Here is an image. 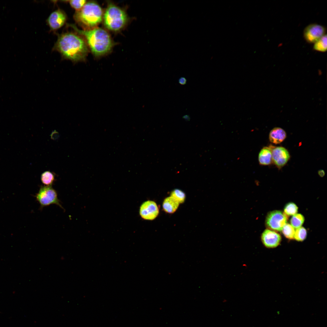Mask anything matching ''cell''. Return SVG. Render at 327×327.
I'll use <instances>...</instances> for the list:
<instances>
[{"mask_svg": "<svg viewBox=\"0 0 327 327\" xmlns=\"http://www.w3.org/2000/svg\"><path fill=\"white\" fill-rule=\"evenodd\" d=\"M54 48L64 58L75 63L84 61L88 51L85 39L80 35L72 32L60 35Z\"/></svg>", "mask_w": 327, "mask_h": 327, "instance_id": "1", "label": "cell"}, {"mask_svg": "<svg viewBox=\"0 0 327 327\" xmlns=\"http://www.w3.org/2000/svg\"><path fill=\"white\" fill-rule=\"evenodd\" d=\"M76 32L84 36L93 54L100 56L111 49L113 43L108 33L101 28H95L89 30H80L74 25H71Z\"/></svg>", "mask_w": 327, "mask_h": 327, "instance_id": "2", "label": "cell"}, {"mask_svg": "<svg viewBox=\"0 0 327 327\" xmlns=\"http://www.w3.org/2000/svg\"><path fill=\"white\" fill-rule=\"evenodd\" d=\"M103 10L97 3L86 2L80 10L76 11L74 18L76 22L84 30H89L96 28L103 18Z\"/></svg>", "mask_w": 327, "mask_h": 327, "instance_id": "3", "label": "cell"}, {"mask_svg": "<svg viewBox=\"0 0 327 327\" xmlns=\"http://www.w3.org/2000/svg\"><path fill=\"white\" fill-rule=\"evenodd\" d=\"M103 18L106 28L113 31H117L123 28L128 20L124 10L112 3L108 5Z\"/></svg>", "mask_w": 327, "mask_h": 327, "instance_id": "4", "label": "cell"}, {"mask_svg": "<svg viewBox=\"0 0 327 327\" xmlns=\"http://www.w3.org/2000/svg\"><path fill=\"white\" fill-rule=\"evenodd\" d=\"M40 204V208L54 204L63 209L60 203L57 191L51 186H41L35 196Z\"/></svg>", "mask_w": 327, "mask_h": 327, "instance_id": "5", "label": "cell"}, {"mask_svg": "<svg viewBox=\"0 0 327 327\" xmlns=\"http://www.w3.org/2000/svg\"><path fill=\"white\" fill-rule=\"evenodd\" d=\"M288 218V216L281 211H272L266 217V226L272 230L280 231L286 224Z\"/></svg>", "mask_w": 327, "mask_h": 327, "instance_id": "6", "label": "cell"}, {"mask_svg": "<svg viewBox=\"0 0 327 327\" xmlns=\"http://www.w3.org/2000/svg\"><path fill=\"white\" fill-rule=\"evenodd\" d=\"M325 29L323 26L317 24H312L305 28L303 36L307 42L315 43L325 35Z\"/></svg>", "mask_w": 327, "mask_h": 327, "instance_id": "7", "label": "cell"}, {"mask_svg": "<svg viewBox=\"0 0 327 327\" xmlns=\"http://www.w3.org/2000/svg\"><path fill=\"white\" fill-rule=\"evenodd\" d=\"M159 213V209L156 203L154 201L148 200L144 202L140 206V214L143 219L153 220Z\"/></svg>", "mask_w": 327, "mask_h": 327, "instance_id": "8", "label": "cell"}, {"mask_svg": "<svg viewBox=\"0 0 327 327\" xmlns=\"http://www.w3.org/2000/svg\"><path fill=\"white\" fill-rule=\"evenodd\" d=\"M290 158L289 153L285 147H277L272 149V160L279 169L284 166Z\"/></svg>", "mask_w": 327, "mask_h": 327, "instance_id": "9", "label": "cell"}, {"mask_svg": "<svg viewBox=\"0 0 327 327\" xmlns=\"http://www.w3.org/2000/svg\"><path fill=\"white\" fill-rule=\"evenodd\" d=\"M66 20L67 16L65 12L61 10L58 9L50 14L47 21L50 29L55 31L63 26Z\"/></svg>", "mask_w": 327, "mask_h": 327, "instance_id": "10", "label": "cell"}, {"mask_svg": "<svg viewBox=\"0 0 327 327\" xmlns=\"http://www.w3.org/2000/svg\"><path fill=\"white\" fill-rule=\"evenodd\" d=\"M261 238L264 246L268 248L277 247L281 240V236L279 233L269 230H266L264 231L262 234Z\"/></svg>", "mask_w": 327, "mask_h": 327, "instance_id": "11", "label": "cell"}, {"mask_svg": "<svg viewBox=\"0 0 327 327\" xmlns=\"http://www.w3.org/2000/svg\"><path fill=\"white\" fill-rule=\"evenodd\" d=\"M286 137V133L283 129L279 127H276L270 131L269 139L271 142L278 144L283 141Z\"/></svg>", "mask_w": 327, "mask_h": 327, "instance_id": "12", "label": "cell"}, {"mask_svg": "<svg viewBox=\"0 0 327 327\" xmlns=\"http://www.w3.org/2000/svg\"><path fill=\"white\" fill-rule=\"evenodd\" d=\"M271 147H265L261 150L258 155V160L260 164L267 165L270 164L272 160Z\"/></svg>", "mask_w": 327, "mask_h": 327, "instance_id": "13", "label": "cell"}, {"mask_svg": "<svg viewBox=\"0 0 327 327\" xmlns=\"http://www.w3.org/2000/svg\"><path fill=\"white\" fill-rule=\"evenodd\" d=\"M179 203L171 196L165 198L162 204L164 210L169 213H173L177 210Z\"/></svg>", "mask_w": 327, "mask_h": 327, "instance_id": "14", "label": "cell"}, {"mask_svg": "<svg viewBox=\"0 0 327 327\" xmlns=\"http://www.w3.org/2000/svg\"><path fill=\"white\" fill-rule=\"evenodd\" d=\"M313 49L317 51L324 52L327 50V35H325L315 43Z\"/></svg>", "mask_w": 327, "mask_h": 327, "instance_id": "15", "label": "cell"}, {"mask_svg": "<svg viewBox=\"0 0 327 327\" xmlns=\"http://www.w3.org/2000/svg\"><path fill=\"white\" fill-rule=\"evenodd\" d=\"M41 179L42 183L46 186H51L53 183L55 177L53 173L47 171L43 173L41 175Z\"/></svg>", "mask_w": 327, "mask_h": 327, "instance_id": "16", "label": "cell"}, {"mask_svg": "<svg viewBox=\"0 0 327 327\" xmlns=\"http://www.w3.org/2000/svg\"><path fill=\"white\" fill-rule=\"evenodd\" d=\"M304 221L303 216L301 214L296 213L293 215L290 220L291 225L297 229L301 227Z\"/></svg>", "mask_w": 327, "mask_h": 327, "instance_id": "17", "label": "cell"}, {"mask_svg": "<svg viewBox=\"0 0 327 327\" xmlns=\"http://www.w3.org/2000/svg\"><path fill=\"white\" fill-rule=\"evenodd\" d=\"M170 196L174 198L179 204L183 203L185 201L186 195L185 193L180 190L175 189L171 193Z\"/></svg>", "mask_w": 327, "mask_h": 327, "instance_id": "18", "label": "cell"}, {"mask_svg": "<svg viewBox=\"0 0 327 327\" xmlns=\"http://www.w3.org/2000/svg\"><path fill=\"white\" fill-rule=\"evenodd\" d=\"M283 234L287 238L292 239H294L295 232L294 228L290 224L286 223L282 230Z\"/></svg>", "mask_w": 327, "mask_h": 327, "instance_id": "19", "label": "cell"}, {"mask_svg": "<svg viewBox=\"0 0 327 327\" xmlns=\"http://www.w3.org/2000/svg\"><path fill=\"white\" fill-rule=\"evenodd\" d=\"M307 231L303 227H301L296 229L295 231L294 238L298 241H302L307 236Z\"/></svg>", "mask_w": 327, "mask_h": 327, "instance_id": "20", "label": "cell"}, {"mask_svg": "<svg viewBox=\"0 0 327 327\" xmlns=\"http://www.w3.org/2000/svg\"><path fill=\"white\" fill-rule=\"evenodd\" d=\"M298 207L294 203L290 202L286 204L284 209V213L288 216H293L296 214Z\"/></svg>", "mask_w": 327, "mask_h": 327, "instance_id": "21", "label": "cell"}, {"mask_svg": "<svg viewBox=\"0 0 327 327\" xmlns=\"http://www.w3.org/2000/svg\"><path fill=\"white\" fill-rule=\"evenodd\" d=\"M71 6L78 11L81 10L86 3V1L81 0H70L68 1Z\"/></svg>", "mask_w": 327, "mask_h": 327, "instance_id": "22", "label": "cell"}, {"mask_svg": "<svg viewBox=\"0 0 327 327\" xmlns=\"http://www.w3.org/2000/svg\"><path fill=\"white\" fill-rule=\"evenodd\" d=\"M178 81L180 84L184 85L186 84L187 80L185 78L182 77L179 79Z\"/></svg>", "mask_w": 327, "mask_h": 327, "instance_id": "23", "label": "cell"}, {"mask_svg": "<svg viewBox=\"0 0 327 327\" xmlns=\"http://www.w3.org/2000/svg\"><path fill=\"white\" fill-rule=\"evenodd\" d=\"M318 174L321 177H324L325 175L324 171L323 170H320L318 171Z\"/></svg>", "mask_w": 327, "mask_h": 327, "instance_id": "24", "label": "cell"}, {"mask_svg": "<svg viewBox=\"0 0 327 327\" xmlns=\"http://www.w3.org/2000/svg\"><path fill=\"white\" fill-rule=\"evenodd\" d=\"M183 118L187 121H189L190 119V117L189 115H186L183 117Z\"/></svg>", "mask_w": 327, "mask_h": 327, "instance_id": "25", "label": "cell"}]
</instances>
